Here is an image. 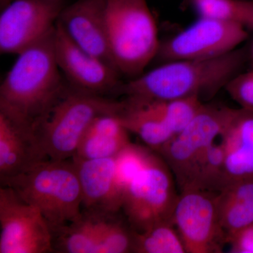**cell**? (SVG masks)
Returning a JSON list of instances; mask_svg holds the SVG:
<instances>
[{"label": "cell", "instance_id": "6da1fadb", "mask_svg": "<svg viewBox=\"0 0 253 253\" xmlns=\"http://www.w3.org/2000/svg\"><path fill=\"white\" fill-rule=\"evenodd\" d=\"M247 52L238 48L208 60H179L158 67L123 83L117 93L126 97L167 101L197 96L204 101L225 88L246 63Z\"/></svg>", "mask_w": 253, "mask_h": 253}, {"label": "cell", "instance_id": "7a4b0ae2", "mask_svg": "<svg viewBox=\"0 0 253 253\" xmlns=\"http://www.w3.org/2000/svg\"><path fill=\"white\" fill-rule=\"evenodd\" d=\"M54 31L18 54L0 85V113L32 128L68 86L55 57Z\"/></svg>", "mask_w": 253, "mask_h": 253}, {"label": "cell", "instance_id": "3957f363", "mask_svg": "<svg viewBox=\"0 0 253 253\" xmlns=\"http://www.w3.org/2000/svg\"><path fill=\"white\" fill-rule=\"evenodd\" d=\"M122 101L68 85L38 118L33 129L48 159H71L84 133L98 116L116 114Z\"/></svg>", "mask_w": 253, "mask_h": 253}, {"label": "cell", "instance_id": "277c9868", "mask_svg": "<svg viewBox=\"0 0 253 253\" xmlns=\"http://www.w3.org/2000/svg\"><path fill=\"white\" fill-rule=\"evenodd\" d=\"M38 208L51 234L81 217L83 196L72 160L46 159L1 183Z\"/></svg>", "mask_w": 253, "mask_h": 253}, {"label": "cell", "instance_id": "5b68a950", "mask_svg": "<svg viewBox=\"0 0 253 253\" xmlns=\"http://www.w3.org/2000/svg\"><path fill=\"white\" fill-rule=\"evenodd\" d=\"M110 54L120 74L135 78L156 59L161 41L147 0H108Z\"/></svg>", "mask_w": 253, "mask_h": 253}, {"label": "cell", "instance_id": "8992f818", "mask_svg": "<svg viewBox=\"0 0 253 253\" xmlns=\"http://www.w3.org/2000/svg\"><path fill=\"white\" fill-rule=\"evenodd\" d=\"M173 176L164 159L154 152L126 190L122 210L128 224L136 232L162 223H173L179 199Z\"/></svg>", "mask_w": 253, "mask_h": 253}, {"label": "cell", "instance_id": "52a82bcc", "mask_svg": "<svg viewBox=\"0 0 253 253\" xmlns=\"http://www.w3.org/2000/svg\"><path fill=\"white\" fill-rule=\"evenodd\" d=\"M234 109L204 104L191 123L158 151L170 168L180 191L208 148L220 137Z\"/></svg>", "mask_w": 253, "mask_h": 253}, {"label": "cell", "instance_id": "ba28073f", "mask_svg": "<svg viewBox=\"0 0 253 253\" xmlns=\"http://www.w3.org/2000/svg\"><path fill=\"white\" fill-rule=\"evenodd\" d=\"M239 23L200 16L168 41L161 42L156 59L161 63L179 60H208L229 54L247 40Z\"/></svg>", "mask_w": 253, "mask_h": 253}, {"label": "cell", "instance_id": "9c48e42d", "mask_svg": "<svg viewBox=\"0 0 253 253\" xmlns=\"http://www.w3.org/2000/svg\"><path fill=\"white\" fill-rule=\"evenodd\" d=\"M180 192L172 222L186 253L222 252L227 240L221 225L218 192L199 189Z\"/></svg>", "mask_w": 253, "mask_h": 253}, {"label": "cell", "instance_id": "30bf717a", "mask_svg": "<svg viewBox=\"0 0 253 253\" xmlns=\"http://www.w3.org/2000/svg\"><path fill=\"white\" fill-rule=\"evenodd\" d=\"M0 253L54 252L52 235L41 211L9 186L0 189Z\"/></svg>", "mask_w": 253, "mask_h": 253}, {"label": "cell", "instance_id": "8fae6325", "mask_svg": "<svg viewBox=\"0 0 253 253\" xmlns=\"http://www.w3.org/2000/svg\"><path fill=\"white\" fill-rule=\"evenodd\" d=\"M65 0H13L0 15V52L19 54L54 31Z\"/></svg>", "mask_w": 253, "mask_h": 253}, {"label": "cell", "instance_id": "7c38bea8", "mask_svg": "<svg viewBox=\"0 0 253 253\" xmlns=\"http://www.w3.org/2000/svg\"><path fill=\"white\" fill-rule=\"evenodd\" d=\"M55 57L61 73L73 87L102 95L117 93L120 73L103 60L78 46L59 21L54 36Z\"/></svg>", "mask_w": 253, "mask_h": 253}, {"label": "cell", "instance_id": "4fadbf2b", "mask_svg": "<svg viewBox=\"0 0 253 253\" xmlns=\"http://www.w3.org/2000/svg\"><path fill=\"white\" fill-rule=\"evenodd\" d=\"M107 1L77 0L63 8L58 21L78 46L116 69L110 54L108 41Z\"/></svg>", "mask_w": 253, "mask_h": 253}, {"label": "cell", "instance_id": "5bb4252c", "mask_svg": "<svg viewBox=\"0 0 253 253\" xmlns=\"http://www.w3.org/2000/svg\"><path fill=\"white\" fill-rule=\"evenodd\" d=\"M71 160L79 178L84 211L102 214L121 211L123 200L116 186L115 158Z\"/></svg>", "mask_w": 253, "mask_h": 253}, {"label": "cell", "instance_id": "9a60e30c", "mask_svg": "<svg viewBox=\"0 0 253 253\" xmlns=\"http://www.w3.org/2000/svg\"><path fill=\"white\" fill-rule=\"evenodd\" d=\"M48 159L31 126L0 113V181L4 182Z\"/></svg>", "mask_w": 253, "mask_h": 253}, {"label": "cell", "instance_id": "2e32d148", "mask_svg": "<svg viewBox=\"0 0 253 253\" xmlns=\"http://www.w3.org/2000/svg\"><path fill=\"white\" fill-rule=\"evenodd\" d=\"M220 138L225 153V186L253 178V110L234 109Z\"/></svg>", "mask_w": 253, "mask_h": 253}, {"label": "cell", "instance_id": "e0dca14e", "mask_svg": "<svg viewBox=\"0 0 253 253\" xmlns=\"http://www.w3.org/2000/svg\"><path fill=\"white\" fill-rule=\"evenodd\" d=\"M118 116L129 132L136 134L156 152L174 137L156 101L126 97Z\"/></svg>", "mask_w": 253, "mask_h": 253}, {"label": "cell", "instance_id": "ac0fdd59", "mask_svg": "<svg viewBox=\"0 0 253 253\" xmlns=\"http://www.w3.org/2000/svg\"><path fill=\"white\" fill-rule=\"evenodd\" d=\"M129 133L118 115L98 116L86 129L73 157L81 159L115 158L131 143Z\"/></svg>", "mask_w": 253, "mask_h": 253}, {"label": "cell", "instance_id": "d6986e66", "mask_svg": "<svg viewBox=\"0 0 253 253\" xmlns=\"http://www.w3.org/2000/svg\"><path fill=\"white\" fill-rule=\"evenodd\" d=\"M101 214L84 211L81 217L51 234L54 252L96 253Z\"/></svg>", "mask_w": 253, "mask_h": 253}, {"label": "cell", "instance_id": "ffe728a7", "mask_svg": "<svg viewBox=\"0 0 253 253\" xmlns=\"http://www.w3.org/2000/svg\"><path fill=\"white\" fill-rule=\"evenodd\" d=\"M225 153L221 142H214L200 160L181 191L199 189L219 192L225 186Z\"/></svg>", "mask_w": 253, "mask_h": 253}, {"label": "cell", "instance_id": "44dd1931", "mask_svg": "<svg viewBox=\"0 0 253 253\" xmlns=\"http://www.w3.org/2000/svg\"><path fill=\"white\" fill-rule=\"evenodd\" d=\"M132 253H186L173 223L157 224L142 232L134 230Z\"/></svg>", "mask_w": 253, "mask_h": 253}, {"label": "cell", "instance_id": "7402d4cb", "mask_svg": "<svg viewBox=\"0 0 253 253\" xmlns=\"http://www.w3.org/2000/svg\"><path fill=\"white\" fill-rule=\"evenodd\" d=\"M154 152L149 147L129 143L115 157L116 186L122 200L126 190Z\"/></svg>", "mask_w": 253, "mask_h": 253}, {"label": "cell", "instance_id": "603a6c76", "mask_svg": "<svg viewBox=\"0 0 253 253\" xmlns=\"http://www.w3.org/2000/svg\"><path fill=\"white\" fill-rule=\"evenodd\" d=\"M116 214H101L96 253H132L134 229L116 217Z\"/></svg>", "mask_w": 253, "mask_h": 253}, {"label": "cell", "instance_id": "cb8c5ba5", "mask_svg": "<svg viewBox=\"0 0 253 253\" xmlns=\"http://www.w3.org/2000/svg\"><path fill=\"white\" fill-rule=\"evenodd\" d=\"M200 16L239 23L246 28L253 1L246 0H189Z\"/></svg>", "mask_w": 253, "mask_h": 253}, {"label": "cell", "instance_id": "d4e9b609", "mask_svg": "<svg viewBox=\"0 0 253 253\" xmlns=\"http://www.w3.org/2000/svg\"><path fill=\"white\" fill-rule=\"evenodd\" d=\"M221 227L228 241L240 231L253 224V201L222 197L218 193Z\"/></svg>", "mask_w": 253, "mask_h": 253}, {"label": "cell", "instance_id": "484cf974", "mask_svg": "<svg viewBox=\"0 0 253 253\" xmlns=\"http://www.w3.org/2000/svg\"><path fill=\"white\" fill-rule=\"evenodd\" d=\"M156 101L174 136L191 123L204 104L203 100L197 96Z\"/></svg>", "mask_w": 253, "mask_h": 253}, {"label": "cell", "instance_id": "4316f807", "mask_svg": "<svg viewBox=\"0 0 253 253\" xmlns=\"http://www.w3.org/2000/svg\"><path fill=\"white\" fill-rule=\"evenodd\" d=\"M224 89L240 108L253 110V71L236 75Z\"/></svg>", "mask_w": 253, "mask_h": 253}, {"label": "cell", "instance_id": "83f0119b", "mask_svg": "<svg viewBox=\"0 0 253 253\" xmlns=\"http://www.w3.org/2000/svg\"><path fill=\"white\" fill-rule=\"evenodd\" d=\"M228 244L230 253H253V224L231 236Z\"/></svg>", "mask_w": 253, "mask_h": 253}, {"label": "cell", "instance_id": "f1b7e54d", "mask_svg": "<svg viewBox=\"0 0 253 253\" xmlns=\"http://www.w3.org/2000/svg\"><path fill=\"white\" fill-rule=\"evenodd\" d=\"M247 28H251L253 30V6L252 11H251V17H250L249 24H248Z\"/></svg>", "mask_w": 253, "mask_h": 253}, {"label": "cell", "instance_id": "f546056e", "mask_svg": "<svg viewBox=\"0 0 253 253\" xmlns=\"http://www.w3.org/2000/svg\"><path fill=\"white\" fill-rule=\"evenodd\" d=\"M11 1H13V0H0V6H1V9H3L4 6L9 4Z\"/></svg>", "mask_w": 253, "mask_h": 253}, {"label": "cell", "instance_id": "4dcf8cb0", "mask_svg": "<svg viewBox=\"0 0 253 253\" xmlns=\"http://www.w3.org/2000/svg\"><path fill=\"white\" fill-rule=\"evenodd\" d=\"M252 58H253V49H252Z\"/></svg>", "mask_w": 253, "mask_h": 253}]
</instances>
